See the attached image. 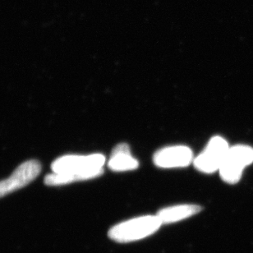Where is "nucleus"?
<instances>
[{
    "mask_svg": "<svg viewBox=\"0 0 253 253\" xmlns=\"http://www.w3.org/2000/svg\"><path fill=\"white\" fill-rule=\"evenodd\" d=\"M202 209L198 205H178L161 209L156 215L161 224H173L198 214L202 211Z\"/></svg>",
    "mask_w": 253,
    "mask_h": 253,
    "instance_id": "nucleus-8",
    "label": "nucleus"
},
{
    "mask_svg": "<svg viewBox=\"0 0 253 253\" xmlns=\"http://www.w3.org/2000/svg\"><path fill=\"white\" fill-rule=\"evenodd\" d=\"M161 220L157 215H144L129 219L113 226L109 237L114 241L126 244L151 236L161 228Z\"/></svg>",
    "mask_w": 253,
    "mask_h": 253,
    "instance_id": "nucleus-2",
    "label": "nucleus"
},
{
    "mask_svg": "<svg viewBox=\"0 0 253 253\" xmlns=\"http://www.w3.org/2000/svg\"><path fill=\"white\" fill-rule=\"evenodd\" d=\"M253 162V149L250 146H233L229 148L226 157L219 168V173L222 179L234 184L241 178L243 170L246 166Z\"/></svg>",
    "mask_w": 253,
    "mask_h": 253,
    "instance_id": "nucleus-3",
    "label": "nucleus"
},
{
    "mask_svg": "<svg viewBox=\"0 0 253 253\" xmlns=\"http://www.w3.org/2000/svg\"><path fill=\"white\" fill-rule=\"evenodd\" d=\"M138 166V161L131 156L128 145L125 143L115 146L108 163L109 168L116 172L133 170Z\"/></svg>",
    "mask_w": 253,
    "mask_h": 253,
    "instance_id": "nucleus-7",
    "label": "nucleus"
},
{
    "mask_svg": "<svg viewBox=\"0 0 253 253\" xmlns=\"http://www.w3.org/2000/svg\"><path fill=\"white\" fill-rule=\"evenodd\" d=\"M105 157L100 154L90 156H64L53 162V173L44 178L48 186H59L77 181L96 178L103 173Z\"/></svg>",
    "mask_w": 253,
    "mask_h": 253,
    "instance_id": "nucleus-1",
    "label": "nucleus"
},
{
    "mask_svg": "<svg viewBox=\"0 0 253 253\" xmlns=\"http://www.w3.org/2000/svg\"><path fill=\"white\" fill-rule=\"evenodd\" d=\"M229 148L225 139L219 136L212 137L204 151L195 158V167L201 172L207 173L219 170Z\"/></svg>",
    "mask_w": 253,
    "mask_h": 253,
    "instance_id": "nucleus-4",
    "label": "nucleus"
},
{
    "mask_svg": "<svg viewBox=\"0 0 253 253\" xmlns=\"http://www.w3.org/2000/svg\"><path fill=\"white\" fill-rule=\"evenodd\" d=\"M193 161L192 151L185 146L161 149L154 156V163L161 168H179L189 166Z\"/></svg>",
    "mask_w": 253,
    "mask_h": 253,
    "instance_id": "nucleus-6",
    "label": "nucleus"
},
{
    "mask_svg": "<svg viewBox=\"0 0 253 253\" xmlns=\"http://www.w3.org/2000/svg\"><path fill=\"white\" fill-rule=\"evenodd\" d=\"M42 171V166L37 161H27L17 167L12 175L0 181V197H5L14 191L24 188L37 178Z\"/></svg>",
    "mask_w": 253,
    "mask_h": 253,
    "instance_id": "nucleus-5",
    "label": "nucleus"
}]
</instances>
